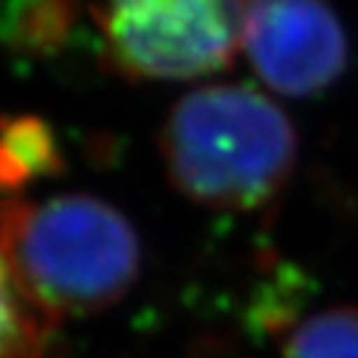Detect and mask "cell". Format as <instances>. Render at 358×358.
Returning a JSON list of instances; mask_svg holds the SVG:
<instances>
[{
    "label": "cell",
    "instance_id": "obj_2",
    "mask_svg": "<svg viewBox=\"0 0 358 358\" xmlns=\"http://www.w3.org/2000/svg\"><path fill=\"white\" fill-rule=\"evenodd\" d=\"M0 239L29 292L56 319L117 306L141 273L138 231L93 194L0 199Z\"/></svg>",
    "mask_w": 358,
    "mask_h": 358
},
{
    "label": "cell",
    "instance_id": "obj_5",
    "mask_svg": "<svg viewBox=\"0 0 358 358\" xmlns=\"http://www.w3.org/2000/svg\"><path fill=\"white\" fill-rule=\"evenodd\" d=\"M59 319L45 310L0 239V358H45Z\"/></svg>",
    "mask_w": 358,
    "mask_h": 358
},
{
    "label": "cell",
    "instance_id": "obj_3",
    "mask_svg": "<svg viewBox=\"0 0 358 358\" xmlns=\"http://www.w3.org/2000/svg\"><path fill=\"white\" fill-rule=\"evenodd\" d=\"M252 0H93L103 62L143 83H183L231 66Z\"/></svg>",
    "mask_w": 358,
    "mask_h": 358
},
{
    "label": "cell",
    "instance_id": "obj_8",
    "mask_svg": "<svg viewBox=\"0 0 358 358\" xmlns=\"http://www.w3.org/2000/svg\"><path fill=\"white\" fill-rule=\"evenodd\" d=\"M72 0H27L13 11L8 38L27 48H51L72 24Z\"/></svg>",
    "mask_w": 358,
    "mask_h": 358
},
{
    "label": "cell",
    "instance_id": "obj_7",
    "mask_svg": "<svg viewBox=\"0 0 358 358\" xmlns=\"http://www.w3.org/2000/svg\"><path fill=\"white\" fill-rule=\"evenodd\" d=\"M282 358H358V308L334 306L310 313L287 334Z\"/></svg>",
    "mask_w": 358,
    "mask_h": 358
},
{
    "label": "cell",
    "instance_id": "obj_6",
    "mask_svg": "<svg viewBox=\"0 0 358 358\" xmlns=\"http://www.w3.org/2000/svg\"><path fill=\"white\" fill-rule=\"evenodd\" d=\"M62 165V154L45 122L22 117L0 122V192H13L27 180L48 176Z\"/></svg>",
    "mask_w": 358,
    "mask_h": 358
},
{
    "label": "cell",
    "instance_id": "obj_1",
    "mask_svg": "<svg viewBox=\"0 0 358 358\" xmlns=\"http://www.w3.org/2000/svg\"><path fill=\"white\" fill-rule=\"evenodd\" d=\"M173 189L194 205L252 213L276 199L297 165V133L284 109L242 83L183 93L159 130Z\"/></svg>",
    "mask_w": 358,
    "mask_h": 358
},
{
    "label": "cell",
    "instance_id": "obj_4",
    "mask_svg": "<svg viewBox=\"0 0 358 358\" xmlns=\"http://www.w3.org/2000/svg\"><path fill=\"white\" fill-rule=\"evenodd\" d=\"M242 51L268 90L308 99L343 77L348 35L327 0H252Z\"/></svg>",
    "mask_w": 358,
    "mask_h": 358
}]
</instances>
